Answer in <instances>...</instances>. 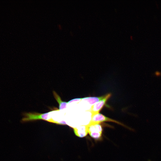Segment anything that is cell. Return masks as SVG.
Here are the masks:
<instances>
[{
    "mask_svg": "<svg viewBox=\"0 0 161 161\" xmlns=\"http://www.w3.org/2000/svg\"><path fill=\"white\" fill-rule=\"evenodd\" d=\"M47 121L49 123H55L58 125H68L63 120L61 122H58L54 120L52 117H51L49 119H48Z\"/></svg>",
    "mask_w": 161,
    "mask_h": 161,
    "instance_id": "8",
    "label": "cell"
},
{
    "mask_svg": "<svg viewBox=\"0 0 161 161\" xmlns=\"http://www.w3.org/2000/svg\"><path fill=\"white\" fill-rule=\"evenodd\" d=\"M73 129L75 135L80 137H83L86 136L88 133V125H81L78 127H73L70 126Z\"/></svg>",
    "mask_w": 161,
    "mask_h": 161,
    "instance_id": "5",
    "label": "cell"
},
{
    "mask_svg": "<svg viewBox=\"0 0 161 161\" xmlns=\"http://www.w3.org/2000/svg\"><path fill=\"white\" fill-rule=\"evenodd\" d=\"M105 95L99 97H89L82 98V100L86 101L91 105H93L99 102L104 98Z\"/></svg>",
    "mask_w": 161,
    "mask_h": 161,
    "instance_id": "7",
    "label": "cell"
},
{
    "mask_svg": "<svg viewBox=\"0 0 161 161\" xmlns=\"http://www.w3.org/2000/svg\"><path fill=\"white\" fill-rule=\"evenodd\" d=\"M111 93L105 95L104 98L92 105L88 111L90 112L92 114L99 113L106 104L107 100L111 97Z\"/></svg>",
    "mask_w": 161,
    "mask_h": 161,
    "instance_id": "4",
    "label": "cell"
},
{
    "mask_svg": "<svg viewBox=\"0 0 161 161\" xmlns=\"http://www.w3.org/2000/svg\"><path fill=\"white\" fill-rule=\"evenodd\" d=\"M103 122H111L116 123L123 126H126L116 120L108 117L101 114L98 113L92 114L91 120L89 123H99Z\"/></svg>",
    "mask_w": 161,
    "mask_h": 161,
    "instance_id": "3",
    "label": "cell"
},
{
    "mask_svg": "<svg viewBox=\"0 0 161 161\" xmlns=\"http://www.w3.org/2000/svg\"><path fill=\"white\" fill-rule=\"evenodd\" d=\"M53 111H58V110L51 111L44 113L35 112H24L23 113L24 117L22 119L21 122L24 123L37 120H43L47 121L48 119V118L49 113Z\"/></svg>",
    "mask_w": 161,
    "mask_h": 161,
    "instance_id": "1",
    "label": "cell"
},
{
    "mask_svg": "<svg viewBox=\"0 0 161 161\" xmlns=\"http://www.w3.org/2000/svg\"><path fill=\"white\" fill-rule=\"evenodd\" d=\"M53 96L59 104V111L66 108L67 102L62 101L60 97L54 91H53Z\"/></svg>",
    "mask_w": 161,
    "mask_h": 161,
    "instance_id": "6",
    "label": "cell"
},
{
    "mask_svg": "<svg viewBox=\"0 0 161 161\" xmlns=\"http://www.w3.org/2000/svg\"><path fill=\"white\" fill-rule=\"evenodd\" d=\"M82 100V98H75L72 99L68 102H67L68 103H71L74 102H77L78 101L79 102L80 101Z\"/></svg>",
    "mask_w": 161,
    "mask_h": 161,
    "instance_id": "9",
    "label": "cell"
},
{
    "mask_svg": "<svg viewBox=\"0 0 161 161\" xmlns=\"http://www.w3.org/2000/svg\"><path fill=\"white\" fill-rule=\"evenodd\" d=\"M88 125V133L90 136L96 140L101 139L103 129L100 123H89Z\"/></svg>",
    "mask_w": 161,
    "mask_h": 161,
    "instance_id": "2",
    "label": "cell"
}]
</instances>
